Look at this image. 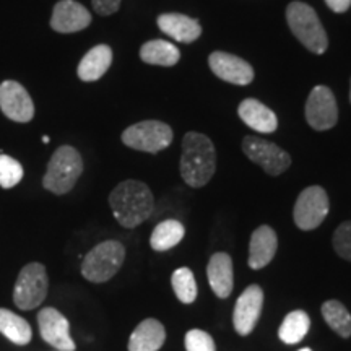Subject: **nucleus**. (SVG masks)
Listing matches in <instances>:
<instances>
[{
  "label": "nucleus",
  "instance_id": "obj_21",
  "mask_svg": "<svg viewBox=\"0 0 351 351\" xmlns=\"http://www.w3.org/2000/svg\"><path fill=\"white\" fill-rule=\"evenodd\" d=\"M112 64V51L106 44L90 49L78 64L77 73L82 82H96L108 72Z\"/></svg>",
  "mask_w": 351,
  "mask_h": 351
},
{
  "label": "nucleus",
  "instance_id": "obj_22",
  "mask_svg": "<svg viewBox=\"0 0 351 351\" xmlns=\"http://www.w3.org/2000/svg\"><path fill=\"white\" fill-rule=\"evenodd\" d=\"M140 59L145 64L173 67L181 59V52L173 43L165 41V39H153V41L145 43L140 47Z\"/></svg>",
  "mask_w": 351,
  "mask_h": 351
},
{
  "label": "nucleus",
  "instance_id": "obj_19",
  "mask_svg": "<svg viewBox=\"0 0 351 351\" xmlns=\"http://www.w3.org/2000/svg\"><path fill=\"white\" fill-rule=\"evenodd\" d=\"M238 114L245 125L261 132V134H274L278 127L276 114L269 106L254 98L244 99L239 104Z\"/></svg>",
  "mask_w": 351,
  "mask_h": 351
},
{
  "label": "nucleus",
  "instance_id": "obj_6",
  "mask_svg": "<svg viewBox=\"0 0 351 351\" xmlns=\"http://www.w3.org/2000/svg\"><path fill=\"white\" fill-rule=\"evenodd\" d=\"M173 129L161 121H143L122 132V142L125 147L147 153L166 150L173 143Z\"/></svg>",
  "mask_w": 351,
  "mask_h": 351
},
{
  "label": "nucleus",
  "instance_id": "obj_14",
  "mask_svg": "<svg viewBox=\"0 0 351 351\" xmlns=\"http://www.w3.org/2000/svg\"><path fill=\"white\" fill-rule=\"evenodd\" d=\"M208 65L219 80L232 85H251L254 80V69L241 57L225 51H215L208 57Z\"/></svg>",
  "mask_w": 351,
  "mask_h": 351
},
{
  "label": "nucleus",
  "instance_id": "obj_24",
  "mask_svg": "<svg viewBox=\"0 0 351 351\" xmlns=\"http://www.w3.org/2000/svg\"><path fill=\"white\" fill-rule=\"evenodd\" d=\"M0 333L15 345H28L33 335L29 324L8 309H0Z\"/></svg>",
  "mask_w": 351,
  "mask_h": 351
},
{
  "label": "nucleus",
  "instance_id": "obj_30",
  "mask_svg": "<svg viewBox=\"0 0 351 351\" xmlns=\"http://www.w3.org/2000/svg\"><path fill=\"white\" fill-rule=\"evenodd\" d=\"M333 249L341 258L351 262V221H345L333 232Z\"/></svg>",
  "mask_w": 351,
  "mask_h": 351
},
{
  "label": "nucleus",
  "instance_id": "obj_29",
  "mask_svg": "<svg viewBox=\"0 0 351 351\" xmlns=\"http://www.w3.org/2000/svg\"><path fill=\"white\" fill-rule=\"evenodd\" d=\"M184 345H186V351H217L212 335L199 328H192L186 333Z\"/></svg>",
  "mask_w": 351,
  "mask_h": 351
},
{
  "label": "nucleus",
  "instance_id": "obj_8",
  "mask_svg": "<svg viewBox=\"0 0 351 351\" xmlns=\"http://www.w3.org/2000/svg\"><path fill=\"white\" fill-rule=\"evenodd\" d=\"M328 210H330V202L327 192L320 186H311L298 197L293 217L300 230L311 231L322 225Z\"/></svg>",
  "mask_w": 351,
  "mask_h": 351
},
{
  "label": "nucleus",
  "instance_id": "obj_13",
  "mask_svg": "<svg viewBox=\"0 0 351 351\" xmlns=\"http://www.w3.org/2000/svg\"><path fill=\"white\" fill-rule=\"evenodd\" d=\"M39 333L46 343L57 351H75V341L70 337V324L54 307H44L38 314Z\"/></svg>",
  "mask_w": 351,
  "mask_h": 351
},
{
  "label": "nucleus",
  "instance_id": "obj_3",
  "mask_svg": "<svg viewBox=\"0 0 351 351\" xmlns=\"http://www.w3.org/2000/svg\"><path fill=\"white\" fill-rule=\"evenodd\" d=\"M287 21L298 41L313 54H324L328 47V36L317 13L304 2H291L287 7Z\"/></svg>",
  "mask_w": 351,
  "mask_h": 351
},
{
  "label": "nucleus",
  "instance_id": "obj_27",
  "mask_svg": "<svg viewBox=\"0 0 351 351\" xmlns=\"http://www.w3.org/2000/svg\"><path fill=\"white\" fill-rule=\"evenodd\" d=\"M171 285H173L178 300L184 304H192L197 300L195 276L187 267H181V269L174 271L173 276H171Z\"/></svg>",
  "mask_w": 351,
  "mask_h": 351
},
{
  "label": "nucleus",
  "instance_id": "obj_18",
  "mask_svg": "<svg viewBox=\"0 0 351 351\" xmlns=\"http://www.w3.org/2000/svg\"><path fill=\"white\" fill-rule=\"evenodd\" d=\"M208 283L219 300H226L234 288L232 258L226 252H217L210 258L207 267Z\"/></svg>",
  "mask_w": 351,
  "mask_h": 351
},
{
  "label": "nucleus",
  "instance_id": "obj_28",
  "mask_svg": "<svg viewBox=\"0 0 351 351\" xmlns=\"http://www.w3.org/2000/svg\"><path fill=\"white\" fill-rule=\"evenodd\" d=\"M23 179V166L15 158L0 155V187L12 189Z\"/></svg>",
  "mask_w": 351,
  "mask_h": 351
},
{
  "label": "nucleus",
  "instance_id": "obj_35",
  "mask_svg": "<svg viewBox=\"0 0 351 351\" xmlns=\"http://www.w3.org/2000/svg\"><path fill=\"white\" fill-rule=\"evenodd\" d=\"M350 101H351V90H350Z\"/></svg>",
  "mask_w": 351,
  "mask_h": 351
},
{
  "label": "nucleus",
  "instance_id": "obj_20",
  "mask_svg": "<svg viewBox=\"0 0 351 351\" xmlns=\"http://www.w3.org/2000/svg\"><path fill=\"white\" fill-rule=\"evenodd\" d=\"M166 340L163 324L156 319H145L132 332L129 351H158Z\"/></svg>",
  "mask_w": 351,
  "mask_h": 351
},
{
  "label": "nucleus",
  "instance_id": "obj_4",
  "mask_svg": "<svg viewBox=\"0 0 351 351\" xmlns=\"http://www.w3.org/2000/svg\"><path fill=\"white\" fill-rule=\"evenodd\" d=\"M82 173L83 160L80 153L70 145H62L49 160L47 171L43 178V186L52 194L64 195L75 187Z\"/></svg>",
  "mask_w": 351,
  "mask_h": 351
},
{
  "label": "nucleus",
  "instance_id": "obj_15",
  "mask_svg": "<svg viewBox=\"0 0 351 351\" xmlns=\"http://www.w3.org/2000/svg\"><path fill=\"white\" fill-rule=\"evenodd\" d=\"M91 25V13L75 0H60L54 5L51 28L57 33H77Z\"/></svg>",
  "mask_w": 351,
  "mask_h": 351
},
{
  "label": "nucleus",
  "instance_id": "obj_26",
  "mask_svg": "<svg viewBox=\"0 0 351 351\" xmlns=\"http://www.w3.org/2000/svg\"><path fill=\"white\" fill-rule=\"evenodd\" d=\"M322 317L327 322V326L341 339L351 337V314L340 301L328 300L324 302Z\"/></svg>",
  "mask_w": 351,
  "mask_h": 351
},
{
  "label": "nucleus",
  "instance_id": "obj_5",
  "mask_svg": "<svg viewBox=\"0 0 351 351\" xmlns=\"http://www.w3.org/2000/svg\"><path fill=\"white\" fill-rule=\"evenodd\" d=\"M125 247L119 241H104L86 254L82 263V275L88 282L104 283L121 270Z\"/></svg>",
  "mask_w": 351,
  "mask_h": 351
},
{
  "label": "nucleus",
  "instance_id": "obj_11",
  "mask_svg": "<svg viewBox=\"0 0 351 351\" xmlns=\"http://www.w3.org/2000/svg\"><path fill=\"white\" fill-rule=\"evenodd\" d=\"M0 109L10 121L29 122L34 117V104L32 96L15 80L0 83Z\"/></svg>",
  "mask_w": 351,
  "mask_h": 351
},
{
  "label": "nucleus",
  "instance_id": "obj_10",
  "mask_svg": "<svg viewBox=\"0 0 351 351\" xmlns=\"http://www.w3.org/2000/svg\"><path fill=\"white\" fill-rule=\"evenodd\" d=\"M306 121L314 130H328L339 121V106L335 95L328 86H315L306 103Z\"/></svg>",
  "mask_w": 351,
  "mask_h": 351
},
{
  "label": "nucleus",
  "instance_id": "obj_25",
  "mask_svg": "<svg viewBox=\"0 0 351 351\" xmlns=\"http://www.w3.org/2000/svg\"><path fill=\"white\" fill-rule=\"evenodd\" d=\"M309 327H311V319L309 315H307V313H304V311L301 309L293 311V313H289L287 317H285L282 326H280L278 337L283 343L296 345L307 335Z\"/></svg>",
  "mask_w": 351,
  "mask_h": 351
},
{
  "label": "nucleus",
  "instance_id": "obj_31",
  "mask_svg": "<svg viewBox=\"0 0 351 351\" xmlns=\"http://www.w3.org/2000/svg\"><path fill=\"white\" fill-rule=\"evenodd\" d=\"M95 12L101 16H109L121 8L122 0H91Z\"/></svg>",
  "mask_w": 351,
  "mask_h": 351
},
{
  "label": "nucleus",
  "instance_id": "obj_1",
  "mask_svg": "<svg viewBox=\"0 0 351 351\" xmlns=\"http://www.w3.org/2000/svg\"><path fill=\"white\" fill-rule=\"evenodd\" d=\"M109 205L119 225L134 230L150 218L155 208V199L147 184L127 179L111 192Z\"/></svg>",
  "mask_w": 351,
  "mask_h": 351
},
{
  "label": "nucleus",
  "instance_id": "obj_7",
  "mask_svg": "<svg viewBox=\"0 0 351 351\" xmlns=\"http://www.w3.org/2000/svg\"><path fill=\"white\" fill-rule=\"evenodd\" d=\"M47 274L43 263L33 262L23 267L13 289V301L19 309L29 311L43 304L47 296Z\"/></svg>",
  "mask_w": 351,
  "mask_h": 351
},
{
  "label": "nucleus",
  "instance_id": "obj_9",
  "mask_svg": "<svg viewBox=\"0 0 351 351\" xmlns=\"http://www.w3.org/2000/svg\"><path fill=\"white\" fill-rule=\"evenodd\" d=\"M244 155L261 166L267 174L280 176L291 166V156L274 142L247 135L243 140Z\"/></svg>",
  "mask_w": 351,
  "mask_h": 351
},
{
  "label": "nucleus",
  "instance_id": "obj_12",
  "mask_svg": "<svg viewBox=\"0 0 351 351\" xmlns=\"http://www.w3.org/2000/svg\"><path fill=\"white\" fill-rule=\"evenodd\" d=\"M263 307V291L258 285H251L238 298L232 314L234 330L241 337H247L256 328Z\"/></svg>",
  "mask_w": 351,
  "mask_h": 351
},
{
  "label": "nucleus",
  "instance_id": "obj_17",
  "mask_svg": "<svg viewBox=\"0 0 351 351\" xmlns=\"http://www.w3.org/2000/svg\"><path fill=\"white\" fill-rule=\"evenodd\" d=\"M156 21L161 32L178 43L191 44L197 41L202 34L200 21L182 13H163L158 16Z\"/></svg>",
  "mask_w": 351,
  "mask_h": 351
},
{
  "label": "nucleus",
  "instance_id": "obj_23",
  "mask_svg": "<svg viewBox=\"0 0 351 351\" xmlns=\"http://www.w3.org/2000/svg\"><path fill=\"white\" fill-rule=\"evenodd\" d=\"M186 236V228L178 219H165L152 232L150 245L153 251L163 252L178 245Z\"/></svg>",
  "mask_w": 351,
  "mask_h": 351
},
{
  "label": "nucleus",
  "instance_id": "obj_34",
  "mask_svg": "<svg viewBox=\"0 0 351 351\" xmlns=\"http://www.w3.org/2000/svg\"><path fill=\"white\" fill-rule=\"evenodd\" d=\"M298 351H313L311 348H302V350H298Z\"/></svg>",
  "mask_w": 351,
  "mask_h": 351
},
{
  "label": "nucleus",
  "instance_id": "obj_2",
  "mask_svg": "<svg viewBox=\"0 0 351 351\" xmlns=\"http://www.w3.org/2000/svg\"><path fill=\"white\" fill-rule=\"evenodd\" d=\"M217 171V152L207 135L187 132L182 140L181 178L187 186L199 189L212 181Z\"/></svg>",
  "mask_w": 351,
  "mask_h": 351
},
{
  "label": "nucleus",
  "instance_id": "obj_32",
  "mask_svg": "<svg viewBox=\"0 0 351 351\" xmlns=\"http://www.w3.org/2000/svg\"><path fill=\"white\" fill-rule=\"evenodd\" d=\"M326 3L335 13H345L351 7V0H326Z\"/></svg>",
  "mask_w": 351,
  "mask_h": 351
},
{
  "label": "nucleus",
  "instance_id": "obj_16",
  "mask_svg": "<svg viewBox=\"0 0 351 351\" xmlns=\"http://www.w3.org/2000/svg\"><path fill=\"white\" fill-rule=\"evenodd\" d=\"M276 247H278L276 232L267 225L258 226L249 241V267L261 270L269 265L274 261Z\"/></svg>",
  "mask_w": 351,
  "mask_h": 351
},
{
  "label": "nucleus",
  "instance_id": "obj_33",
  "mask_svg": "<svg viewBox=\"0 0 351 351\" xmlns=\"http://www.w3.org/2000/svg\"><path fill=\"white\" fill-rule=\"evenodd\" d=\"M43 142L44 143H49V137H47V135H46V137H43Z\"/></svg>",
  "mask_w": 351,
  "mask_h": 351
}]
</instances>
